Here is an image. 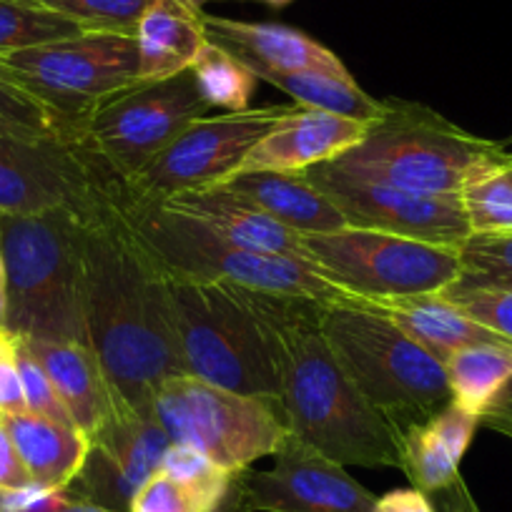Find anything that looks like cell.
Masks as SVG:
<instances>
[{
	"instance_id": "f6af8a7d",
	"label": "cell",
	"mask_w": 512,
	"mask_h": 512,
	"mask_svg": "<svg viewBox=\"0 0 512 512\" xmlns=\"http://www.w3.org/2000/svg\"><path fill=\"white\" fill-rule=\"evenodd\" d=\"M259 3H267V6H272V8H284V6H289L292 0H259Z\"/></svg>"
},
{
	"instance_id": "836d02e7",
	"label": "cell",
	"mask_w": 512,
	"mask_h": 512,
	"mask_svg": "<svg viewBox=\"0 0 512 512\" xmlns=\"http://www.w3.org/2000/svg\"><path fill=\"white\" fill-rule=\"evenodd\" d=\"M164 475L174 477L176 482L186 485L189 490H194L211 510L221 505V500L226 497L231 485V472L221 470L216 462H211L196 447L184 445V442H171L169 450L164 452V460L159 467Z\"/></svg>"
},
{
	"instance_id": "74e56055",
	"label": "cell",
	"mask_w": 512,
	"mask_h": 512,
	"mask_svg": "<svg viewBox=\"0 0 512 512\" xmlns=\"http://www.w3.org/2000/svg\"><path fill=\"white\" fill-rule=\"evenodd\" d=\"M6 512H111L106 507L91 505V502L76 500L66 490H28L11 492L6 502Z\"/></svg>"
},
{
	"instance_id": "52a82bcc",
	"label": "cell",
	"mask_w": 512,
	"mask_h": 512,
	"mask_svg": "<svg viewBox=\"0 0 512 512\" xmlns=\"http://www.w3.org/2000/svg\"><path fill=\"white\" fill-rule=\"evenodd\" d=\"M169 299L184 374L239 395L279 400L267 337L231 284L169 272Z\"/></svg>"
},
{
	"instance_id": "9c48e42d",
	"label": "cell",
	"mask_w": 512,
	"mask_h": 512,
	"mask_svg": "<svg viewBox=\"0 0 512 512\" xmlns=\"http://www.w3.org/2000/svg\"><path fill=\"white\" fill-rule=\"evenodd\" d=\"M304 254L327 282L359 302L440 294L460 277V246L427 244L384 231L342 226L302 236Z\"/></svg>"
},
{
	"instance_id": "7c38bea8",
	"label": "cell",
	"mask_w": 512,
	"mask_h": 512,
	"mask_svg": "<svg viewBox=\"0 0 512 512\" xmlns=\"http://www.w3.org/2000/svg\"><path fill=\"white\" fill-rule=\"evenodd\" d=\"M294 108L297 103H269L196 118L126 181L128 196L141 204H164L184 191L221 184L241 169L254 146Z\"/></svg>"
},
{
	"instance_id": "8d00e7d4",
	"label": "cell",
	"mask_w": 512,
	"mask_h": 512,
	"mask_svg": "<svg viewBox=\"0 0 512 512\" xmlns=\"http://www.w3.org/2000/svg\"><path fill=\"white\" fill-rule=\"evenodd\" d=\"M128 512H214L194 490L176 482L174 477L156 472L136 492Z\"/></svg>"
},
{
	"instance_id": "6da1fadb",
	"label": "cell",
	"mask_w": 512,
	"mask_h": 512,
	"mask_svg": "<svg viewBox=\"0 0 512 512\" xmlns=\"http://www.w3.org/2000/svg\"><path fill=\"white\" fill-rule=\"evenodd\" d=\"M128 189L83 224V309L88 347L113 402L154 417L161 382L184 374L169 272L146 246L126 209Z\"/></svg>"
},
{
	"instance_id": "277c9868",
	"label": "cell",
	"mask_w": 512,
	"mask_h": 512,
	"mask_svg": "<svg viewBox=\"0 0 512 512\" xmlns=\"http://www.w3.org/2000/svg\"><path fill=\"white\" fill-rule=\"evenodd\" d=\"M83 224L71 211L0 216L11 337L88 344L83 309Z\"/></svg>"
},
{
	"instance_id": "7402d4cb",
	"label": "cell",
	"mask_w": 512,
	"mask_h": 512,
	"mask_svg": "<svg viewBox=\"0 0 512 512\" xmlns=\"http://www.w3.org/2000/svg\"><path fill=\"white\" fill-rule=\"evenodd\" d=\"M139 46V81H169L191 71L201 48L209 43L204 11L186 0H156L136 26Z\"/></svg>"
},
{
	"instance_id": "b9f144b4",
	"label": "cell",
	"mask_w": 512,
	"mask_h": 512,
	"mask_svg": "<svg viewBox=\"0 0 512 512\" xmlns=\"http://www.w3.org/2000/svg\"><path fill=\"white\" fill-rule=\"evenodd\" d=\"M480 425L492 427V430L502 432V435L512 437V374L505 382L497 397L492 400V405L482 412Z\"/></svg>"
},
{
	"instance_id": "ba28073f",
	"label": "cell",
	"mask_w": 512,
	"mask_h": 512,
	"mask_svg": "<svg viewBox=\"0 0 512 512\" xmlns=\"http://www.w3.org/2000/svg\"><path fill=\"white\" fill-rule=\"evenodd\" d=\"M154 417L171 442L196 447L231 475L272 457L289 435L274 400L221 390L191 374L161 382Z\"/></svg>"
},
{
	"instance_id": "e575fe53",
	"label": "cell",
	"mask_w": 512,
	"mask_h": 512,
	"mask_svg": "<svg viewBox=\"0 0 512 512\" xmlns=\"http://www.w3.org/2000/svg\"><path fill=\"white\" fill-rule=\"evenodd\" d=\"M13 354H16V364L18 372H21V382H23V395H26V405L31 415L46 417V420L61 422V425H73L71 415L63 407L61 397H58L56 387L48 379L46 369L38 364V359L33 357L31 349L26 347V342L18 337H13Z\"/></svg>"
},
{
	"instance_id": "603a6c76",
	"label": "cell",
	"mask_w": 512,
	"mask_h": 512,
	"mask_svg": "<svg viewBox=\"0 0 512 512\" xmlns=\"http://www.w3.org/2000/svg\"><path fill=\"white\" fill-rule=\"evenodd\" d=\"M33 357L46 369L73 425L93 435L113 410V395L98 357L81 342H36L23 339Z\"/></svg>"
},
{
	"instance_id": "5b68a950",
	"label": "cell",
	"mask_w": 512,
	"mask_h": 512,
	"mask_svg": "<svg viewBox=\"0 0 512 512\" xmlns=\"http://www.w3.org/2000/svg\"><path fill=\"white\" fill-rule=\"evenodd\" d=\"M322 334L359 395L400 435L452 402L445 364L379 309L324 304Z\"/></svg>"
},
{
	"instance_id": "d4e9b609",
	"label": "cell",
	"mask_w": 512,
	"mask_h": 512,
	"mask_svg": "<svg viewBox=\"0 0 512 512\" xmlns=\"http://www.w3.org/2000/svg\"><path fill=\"white\" fill-rule=\"evenodd\" d=\"M3 422L33 485L41 490H66L86 460L88 435L78 427L61 425L31 412L3 417Z\"/></svg>"
},
{
	"instance_id": "60d3db41",
	"label": "cell",
	"mask_w": 512,
	"mask_h": 512,
	"mask_svg": "<svg viewBox=\"0 0 512 512\" xmlns=\"http://www.w3.org/2000/svg\"><path fill=\"white\" fill-rule=\"evenodd\" d=\"M372 512H437L430 495L417 487H402L374 500Z\"/></svg>"
},
{
	"instance_id": "d590c367",
	"label": "cell",
	"mask_w": 512,
	"mask_h": 512,
	"mask_svg": "<svg viewBox=\"0 0 512 512\" xmlns=\"http://www.w3.org/2000/svg\"><path fill=\"white\" fill-rule=\"evenodd\" d=\"M455 302L467 317L512 342V289H475V292H440Z\"/></svg>"
},
{
	"instance_id": "2e32d148",
	"label": "cell",
	"mask_w": 512,
	"mask_h": 512,
	"mask_svg": "<svg viewBox=\"0 0 512 512\" xmlns=\"http://www.w3.org/2000/svg\"><path fill=\"white\" fill-rule=\"evenodd\" d=\"M169 445L156 417L113 402L111 415L88 435V455L66 492L111 512H128L136 492L159 472Z\"/></svg>"
},
{
	"instance_id": "ee69618b",
	"label": "cell",
	"mask_w": 512,
	"mask_h": 512,
	"mask_svg": "<svg viewBox=\"0 0 512 512\" xmlns=\"http://www.w3.org/2000/svg\"><path fill=\"white\" fill-rule=\"evenodd\" d=\"M6 309H8V277H6V262L0 254V332L6 327Z\"/></svg>"
},
{
	"instance_id": "e0dca14e",
	"label": "cell",
	"mask_w": 512,
	"mask_h": 512,
	"mask_svg": "<svg viewBox=\"0 0 512 512\" xmlns=\"http://www.w3.org/2000/svg\"><path fill=\"white\" fill-rule=\"evenodd\" d=\"M372 123L297 106L254 146L236 174L244 171L299 174L312 166L327 164L357 146Z\"/></svg>"
},
{
	"instance_id": "3957f363",
	"label": "cell",
	"mask_w": 512,
	"mask_h": 512,
	"mask_svg": "<svg viewBox=\"0 0 512 512\" xmlns=\"http://www.w3.org/2000/svg\"><path fill=\"white\" fill-rule=\"evenodd\" d=\"M334 169L415 194H455L490 171L512 164L502 141L467 134L422 103L387 98L384 113Z\"/></svg>"
},
{
	"instance_id": "f1b7e54d",
	"label": "cell",
	"mask_w": 512,
	"mask_h": 512,
	"mask_svg": "<svg viewBox=\"0 0 512 512\" xmlns=\"http://www.w3.org/2000/svg\"><path fill=\"white\" fill-rule=\"evenodd\" d=\"M191 71H194L196 83H199L209 106L226 108V111L249 108L254 88L259 83V78L251 73L246 63H241L234 53L214 41L201 48Z\"/></svg>"
},
{
	"instance_id": "1f68e13d",
	"label": "cell",
	"mask_w": 512,
	"mask_h": 512,
	"mask_svg": "<svg viewBox=\"0 0 512 512\" xmlns=\"http://www.w3.org/2000/svg\"><path fill=\"white\" fill-rule=\"evenodd\" d=\"M68 18L86 33H126L134 36L141 16L156 0H26Z\"/></svg>"
},
{
	"instance_id": "5bb4252c",
	"label": "cell",
	"mask_w": 512,
	"mask_h": 512,
	"mask_svg": "<svg viewBox=\"0 0 512 512\" xmlns=\"http://www.w3.org/2000/svg\"><path fill=\"white\" fill-rule=\"evenodd\" d=\"M272 457L269 470L236 472L214 512H372L367 487L294 435Z\"/></svg>"
},
{
	"instance_id": "4dcf8cb0",
	"label": "cell",
	"mask_w": 512,
	"mask_h": 512,
	"mask_svg": "<svg viewBox=\"0 0 512 512\" xmlns=\"http://www.w3.org/2000/svg\"><path fill=\"white\" fill-rule=\"evenodd\" d=\"M81 33L86 31L48 8L33 6L26 0H0V56Z\"/></svg>"
},
{
	"instance_id": "d6986e66",
	"label": "cell",
	"mask_w": 512,
	"mask_h": 512,
	"mask_svg": "<svg viewBox=\"0 0 512 512\" xmlns=\"http://www.w3.org/2000/svg\"><path fill=\"white\" fill-rule=\"evenodd\" d=\"M164 206L204 221L216 234L234 241V244L246 246V249L292 256V259L307 262L302 236L289 231L287 226L277 224L264 211L256 209L254 204L221 189V186L184 191V194H176L169 201H164Z\"/></svg>"
},
{
	"instance_id": "8fae6325",
	"label": "cell",
	"mask_w": 512,
	"mask_h": 512,
	"mask_svg": "<svg viewBox=\"0 0 512 512\" xmlns=\"http://www.w3.org/2000/svg\"><path fill=\"white\" fill-rule=\"evenodd\" d=\"M126 191L86 141H26L0 136V216L71 211L88 219Z\"/></svg>"
},
{
	"instance_id": "7dc6e473",
	"label": "cell",
	"mask_w": 512,
	"mask_h": 512,
	"mask_svg": "<svg viewBox=\"0 0 512 512\" xmlns=\"http://www.w3.org/2000/svg\"><path fill=\"white\" fill-rule=\"evenodd\" d=\"M6 502H8V495H3V492H0V512H6Z\"/></svg>"
},
{
	"instance_id": "9a60e30c",
	"label": "cell",
	"mask_w": 512,
	"mask_h": 512,
	"mask_svg": "<svg viewBox=\"0 0 512 512\" xmlns=\"http://www.w3.org/2000/svg\"><path fill=\"white\" fill-rule=\"evenodd\" d=\"M339 211L347 226L407 236L427 244L460 246L472 234L462 199L455 194H415L319 164L299 171Z\"/></svg>"
},
{
	"instance_id": "f35d334b",
	"label": "cell",
	"mask_w": 512,
	"mask_h": 512,
	"mask_svg": "<svg viewBox=\"0 0 512 512\" xmlns=\"http://www.w3.org/2000/svg\"><path fill=\"white\" fill-rule=\"evenodd\" d=\"M0 412H3V417L28 412L21 372H18L16 354H13V337L8 332L0 344Z\"/></svg>"
},
{
	"instance_id": "30bf717a",
	"label": "cell",
	"mask_w": 512,
	"mask_h": 512,
	"mask_svg": "<svg viewBox=\"0 0 512 512\" xmlns=\"http://www.w3.org/2000/svg\"><path fill=\"white\" fill-rule=\"evenodd\" d=\"M0 68L61 113L86 121L108 98L139 86V46L126 33H81L0 56Z\"/></svg>"
},
{
	"instance_id": "7bdbcfd3",
	"label": "cell",
	"mask_w": 512,
	"mask_h": 512,
	"mask_svg": "<svg viewBox=\"0 0 512 512\" xmlns=\"http://www.w3.org/2000/svg\"><path fill=\"white\" fill-rule=\"evenodd\" d=\"M442 495V512H480L477 510L475 500L470 497L467 487L462 485V480L452 482L447 490L440 492Z\"/></svg>"
},
{
	"instance_id": "f907efd6",
	"label": "cell",
	"mask_w": 512,
	"mask_h": 512,
	"mask_svg": "<svg viewBox=\"0 0 512 512\" xmlns=\"http://www.w3.org/2000/svg\"><path fill=\"white\" fill-rule=\"evenodd\" d=\"M0 422H3V412H0Z\"/></svg>"
},
{
	"instance_id": "44dd1931",
	"label": "cell",
	"mask_w": 512,
	"mask_h": 512,
	"mask_svg": "<svg viewBox=\"0 0 512 512\" xmlns=\"http://www.w3.org/2000/svg\"><path fill=\"white\" fill-rule=\"evenodd\" d=\"M477 425L480 417L450 402L430 420L402 432V472L412 487L437 495L460 480V462Z\"/></svg>"
},
{
	"instance_id": "681fc988",
	"label": "cell",
	"mask_w": 512,
	"mask_h": 512,
	"mask_svg": "<svg viewBox=\"0 0 512 512\" xmlns=\"http://www.w3.org/2000/svg\"><path fill=\"white\" fill-rule=\"evenodd\" d=\"M3 339H6V332H0V344H3Z\"/></svg>"
},
{
	"instance_id": "f546056e",
	"label": "cell",
	"mask_w": 512,
	"mask_h": 512,
	"mask_svg": "<svg viewBox=\"0 0 512 512\" xmlns=\"http://www.w3.org/2000/svg\"><path fill=\"white\" fill-rule=\"evenodd\" d=\"M512 289V231L470 234L460 244V277L445 292Z\"/></svg>"
},
{
	"instance_id": "d6a6232c",
	"label": "cell",
	"mask_w": 512,
	"mask_h": 512,
	"mask_svg": "<svg viewBox=\"0 0 512 512\" xmlns=\"http://www.w3.org/2000/svg\"><path fill=\"white\" fill-rule=\"evenodd\" d=\"M472 234L512 231V166L490 171L460 194Z\"/></svg>"
},
{
	"instance_id": "4316f807",
	"label": "cell",
	"mask_w": 512,
	"mask_h": 512,
	"mask_svg": "<svg viewBox=\"0 0 512 512\" xmlns=\"http://www.w3.org/2000/svg\"><path fill=\"white\" fill-rule=\"evenodd\" d=\"M452 402L482 417L512 374V342H482L462 347L445 362Z\"/></svg>"
},
{
	"instance_id": "ab89813d",
	"label": "cell",
	"mask_w": 512,
	"mask_h": 512,
	"mask_svg": "<svg viewBox=\"0 0 512 512\" xmlns=\"http://www.w3.org/2000/svg\"><path fill=\"white\" fill-rule=\"evenodd\" d=\"M28 487L36 485H33L26 465L21 462V455H18L16 445H13L6 422H0V492L11 495V492L28 490Z\"/></svg>"
},
{
	"instance_id": "4fadbf2b",
	"label": "cell",
	"mask_w": 512,
	"mask_h": 512,
	"mask_svg": "<svg viewBox=\"0 0 512 512\" xmlns=\"http://www.w3.org/2000/svg\"><path fill=\"white\" fill-rule=\"evenodd\" d=\"M209 111L194 71H184L103 101L83 121V141L118 179L128 181Z\"/></svg>"
},
{
	"instance_id": "ac0fdd59",
	"label": "cell",
	"mask_w": 512,
	"mask_h": 512,
	"mask_svg": "<svg viewBox=\"0 0 512 512\" xmlns=\"http://www.w3.org/2000/svg\"><path fill=\"white\" fill-rule=\"evenodd\" d=\"M204 28L209 41L234 53L251 71L347 73L337 53L282 23H246L204 13Z\"/></svg>"
},
{
	"instance_id": "816d5d0a",
	"label": "cell",
	"mask_w": 512,
	"mask_h": 512,
	"mask_svg": "<svg viewBox=\"0 0 512 512\" xmlns=\"http://www.w3.org/2000/svg\"><path fill=\"white\" fill-rule=\"evenodd\" d=\"M510 166H512V164H510Z\"/></svg>"
},
{
	"instance_id": "c3c4849f",
	"label": "cell",
	"mask_w": 512,
	"mask_h": 512,
	"mask_svg": "<svg viewBox=\"0 0 512 512\" xmlns=\"http://www.w3.org/2000/svg\"><path fill=\"white\" fill-rule=\"evenodd\" d=\"M502 146H505V149L510 151V149H512V136H510V139H507V141H502Z\"/></svg>"
},
{
	"instance_id": "bcb514c9",
	"label": "cell",
	"mask_w": 512,
	"mask_h": 512,
	"mask_svg": "<svg viewBox=\"0 0 512 512\" xmlns=\"http://www.w3.org/2000/svg\"><path fill=\"white\" fill-rule=\"evenodd\" d=\"M186 3H189V6H194V8H199V11H201V6H204V3H211V0H186Z\"/></svg>"
},
{
	"instance_id": "7a4b0ae2",
	"label": "cell",
	"mask_w": 512,
	"mask_h": 512,
	"mask_svg": "<svg viewBox=\"0 0 512 512\" xmlns=\"http://www.w3.org/2000/svg\"><path fill=\"white\" fill-rule=\"evenodd\" d=\"M231 287L267 337L289 435L339 465L402 470V435L359 395L334 359L322 334L324 304Z\"/></svg>"
},
{
	"instance_id": "83f0119b",
	"label": "cell",
	"mask_w": 512,
	"mask_h": 512,
	"mask_svg": "<svg viewBox=\"0 0 512 512\" xmlns=\"http://www.w3.org/2000/svg\"><path fill=\"white\" fill-rule=\"evenodd\" d=\"M0 136L26 141H83V121L48 106L0 68Z\"/></svg>"
},
{
	"instance_id": "cb8c5ba5",
	"label": "cell",
	"mask_w": 512,
	"mask_h": 512,
	"mask_svg": "<svg viewBox=\"0 0 512 512\" xmlns=\"http://www.w3.org/2000/svg\"><path fill=\"white\" fill-rule=\"evenodd\" d=\"M392 319L412 342L420 344L427 354L445 364L457 349L482 342H510L492 329L482 327L467 317L455 302L442 294H412V297H390L364 302Z\"/></svg>"
},
{
	"instance_id": "484cf974",
	"label": "cell",
	"mask_w": 512,
	"mask_h": 512,
	"mask_svg": "<svg viewBox=\"0 0 512 512\" xmlns=\"http://www.w3.org/2000/svg\"><path fill=\"white\" fill-rule=\"evenodd\" d=\"M259 81L282 88L287 96L294 98L297 106L314 108V111L337 113V116L357 118V121H377L384 113V101L369 96L357 86L347 73L327 71H251Z\"/></svg>"
},
{
	"instance_id": "8992f818",
	"label": "cell",
	"mask_w": 512,
	"mask_h": 512,
	"mask_svg": "<svg viewBox=\"0 0 512 512\" xmlns=\"http://www.w3.org/2000/svg\"><path fill=\"white\" fill-rule=\"evenodd\" d=\"M126 209L141 239L171 274L201 282H229L322 304L359 302L302 259L246 249L216 234L204 221L164 204H141L128 196Z\"/></svg>"
},
{
	"instance_id": "ffe728a7",
	"label": "cell",
	"mask_w": 512,
	"mask_h": 512,
	"mask_svg": "<svg viewBox=\"0 0 512 512\" xmlns=\"http://www.w3.org/2000/svg\"><path fill=\"white\" fill-rule=\"evenodd\" d=\"M221 189L241 196L269 219L299 236L327 234L347 226L342 211L302 174L282 171H244L224 179Z\"/></svg>"
}]
</instances>
